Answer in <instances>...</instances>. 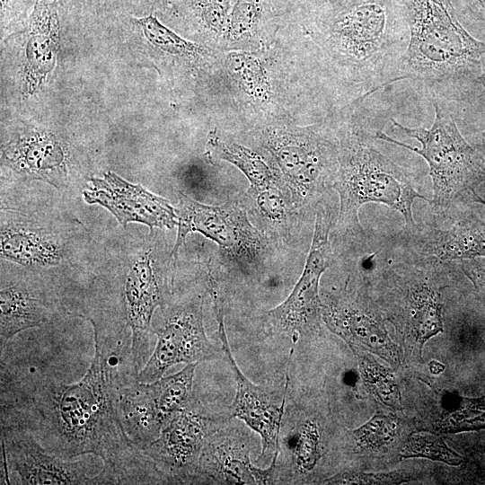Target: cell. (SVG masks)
<instances>
[{
	"label": "cell",
	"instance_id": "obj_1",
	"mask_svg": "<svg viewBox=\"0 0 485 485\" xmlns=\"http://www.w3.org/2000/svg\"><path fill=\"white\" fill-rule=\"evenodd\" d=\"M94 328V356L74 384L37 383L11 409L2 408L1 426L30 431L49 452L67 460L93 454L103 461L99 484L149 483L154 463L127 435L119 415L115 350Z\"/></svg>",
	"mask_w": 485,
	"mask_h": 485
},
{
	"label": "cell",
	"instance_id": "obj_2",
	"mask_svg": "<svg viewBox=\"0 0 485 485\" xmlns=\"http://www.w3.org/2000/svg\"><path fill=\"white\" fill-rule=\"evenodd\" d=\"M322 38L330 57L366 96L390 84L409 43V26L388 1L359 0L327 22Z\"/></svg>",
	"mask_w": 485,
	"mask_h": 485
},
{
	"label": "cell",
	"instance_id": "obj_3",
	"mask_svg": "<svg viewBox=\"0 0 485 485\" xmlns=\"http://www.w3.org/2000/svg\"><path fill=\"white\" fill-rule=\"evenodd\" d=\"M406 21L409 43L390 84H442L481 64L485 43L461 25L449 0H407Z\"/></svg>",
	"mask_w": 485,
	"mask_h": 485
},
{
	"label": "cell",
	"instance_id": "obj_4",
	"mask_svg": "<svg viewBox=\"0 0 485 485\" xmlns=\"http://www.w3.org/2000/svg\"><path fill=\"white\" fill-rule=\"evenodd\" d=\"M348 133L339 151V166L331 184L340 197V225L353 231L362 230L359 208L375 202L398 211L406 228L413 227L414 200H429L417 191L401 166L375 146V134L370 135L365 128H354Z\"/></svg>",
	"mask_w": 485,
	"mask_h": 485
},
{
	"label": "cell",
	"instance_id": "obj_5",
	"mask_svg": "<svg viewBox=\"0 0 485 485\" xmlns=\"http://www.w3.org/2000/svg\"><path fill=\"white\" fill-rule=\"evenodd\" d=\"M435 119L430 128H410L394 119L392 123L409 137L420 143L414 147L377 130L375 138L407 148L420 156L429 167L433 184L430 204L437 212H445L463 192L475 191L485 182V155L472 147L460 133L453 117L434 101Z\"/></svg>",
	"mask_w": 485,
	"mask_h": 485
},
{
	"label": "cell",
	"instance_id": "obj_6",
	"mask_svg": "<svg viewBox=\"0 0 485 485\" xmlns=\"http://www.w3.org/2000/svg\"><path fill=\"white\" fill-rule=\"evenodd\" d=\"M331 224L330 214L319 206L310 251L301 277L288 297L265 315L272 332L287 334L294 342L316 331L322 320L319 284L332 260L329 241Z\"/></svg>",
	"mask_w": 485,
	"mask_h": 485
},
{
	"label": "cell",
	"instance_id": "obj_7",
	"mask_svg": "<svg viewBox=\"0 0 485 485\" xmlns=\"http://www.w3.org/2000/svg\"><path fill=\"white\" fill-rule=\"evenodd\" d=\"M176 212L178 233L172 252L174 267L180 247L194 232L214 241L229 257L243 264H254L263 254L262 236L235 204L208 206L181 194Z\"/></svg>",
	"mask_w": 485,
	"mask_h": 485
},
{
	"label": "cell",
	"instance_id": "obj_8",
	"mask_svg": "<svg viewBox=\"0 0 485 485\" xmlns=\"http://www.w3.org/2000/svg\"><path fill=\"white\" fill-rule=\"evenodd\" d=\"M153 332L157 336L155 347L137 375L143 383L158 380L176 364L199 363L218 352L207 337L200 298L163 310Z\"/></svg>",
	"mask_w": 485,
	"mask_h": 485
},
{
	"label": "cell",
	"instance_id": "obj_9",
	"mask_svg": "<svg viewBox=\"0 0 485 485\" xmlns=\"http://www.w3.org/2000/svg\"><path fill=\"white\" fill-rule=\"evenodd\" d=\"M441 262L432 258L392 264L387 277L398 297V323L419 347L444 331L443 304L434 275ZM415 345V346H416Z\"/></svg>",
	"mask_w": 485,
	"mask_h": 485
},
{
	"label": "cell",
	"instance_id": "obj_10",
	"mask_svg": "<svg viewBox=\"0 0 485 485\" xmlns=\"http://www.w3.org/2000/svg\"><path fill=\"white\" fill-rule=\"evenodd\" d=\"M200 409L190 401L142 449L169 483H189L207 436L223 423Z\"/></svg>",
	"mask_w": 485,
	"mask_h": 485
},
{
	"label": "cell",
	"instance_id": "obj_11",
	"mask_svg": "<svg viewBox=\"0 0 485 485\" xmlns=\"http://www.w3.org/2000/svg\"><path fill=\"white\" fill-rule=\"evenodd\" d=\"M217 322V335L222 350L236 382V392L231 417L238 418L261 439L259 460L270 457L279 450V435L285 414L286 392L258 386L239 369L229 347L224 324V313L216 292L211 293Z\"/></svg>",
	"mask_w": 485,
	"mask_h": 485
},
{
	"label": "cell",
	"instance_id": "obj_12",
	"mask_svg": "<svg viewBox=\"0 0 485 485\" xmlns=\"http://www.w3.org/2000/svg\"><path fill=\"white\" fill-rule=\"evenodd\" d=\"M269 148L296 203L307 204L328 182L332 184L339 154L335 156L331 145L316 132L274 137Z\"/></svg>",
	"mask_w": 485,
	"mask_h": 485
},
{
	"label": "cell",
	"instance_id": "obj_13",
	"mask_svg": "<svg viewBox=\"0 0 485 485\" xmlns=\"http://www.w3.org/2000/svg\"><path fill=\"white\" fill-rule=\"evenodd\" d=\"M322 317L327 327L343 339L353 351L370 352L393 366H401V354L386 329L361 293L345 288L322 303Z\"/></svg>",
	"mask_w": 485,
	"mask_h": 485
},
{
	"label": "cell",
	"instance_id": "obj_14",
	"mask_svg": "<svg viewBox=\"0 0 485 485\" xmlns=\"http://www.w3.org/2000/svg\"><path fill=\"white\" fill-rule=\"evenodd\" d=\"M5 462L21 484H97L85 461L63 459L48 451L28 430L1 427Z\"/></svg>",
	"mask_w": 485,
	"mask_h": 485
},
{
	"label": "cell",
	"instance_id": "obj_15",
	"mask_svg": "<svg viewBox=\"0 0 485 485\" xmlns=\"http://www.w3.org/2000/svg\"><path fill=\"white\" fill-rule=\"evenodd\" d=\"M93 187L84 191L88 204L106 207L123 225L129 222L154 227L172 228L178 225L176 210L167 199L154 195L141 185H134L113 172H107L103 179H92Z\"/></svg>",
	"mask_w": 485,
	"mask_h": 485
},
{
	"label": "cell",
	"instance_id": "obj_16",
	"mask_svg": "<svg viewBox=\"0 0 485 485\" xmlns=\"http://www.w3.org/2000/svg\"><path fill=\"white\" fill-rule=\"evenodd\" d=\"M221 425L207 436L189 483H277L278 454L267 469L254 466L248 447L240 438L227 436Z\"/></svg>",
	"mask_w": 485,
	"mask_h": 485
},
{
	"label": "cell",
	"instance_id": "obj_17",
	"mask_svg": "<svg viewBox=\"0 0 485 485\" xmlns=\"http://www.w3.org/2000/svg\"><path fill=\"white\" fill-rule=\"evenodd\" d=\"M164 305V293L151 259L146 254L129 269L124 286L126 323L132 331L131 359L137 375L150 357L152 318Z\"/></svg>",
	"mask_w": 485,
	"mask_h": 485
},
{
	"label": "cell",
	"instance_id": "obj_18",
	"mask_svg": "<svg viewBox=\"0 0 485 485\" xmlns=\"http://www.w3.org/2000/svg\"><path fill=\"white\" fill-rule=\"evenodd\" d=\"M405 232L422 256L444 261L485 257V222L472 212L464 213L447 230L415 225Z\"/></svg>",
	"mask_w": 485,
	"mask_h": 485
},
{
	"label": "cell",
	"instance_id": "obj_19",
	"mask_svg": "<svg viewBox=\"0 0 485 485\" xmlns=\"http://www.w3.org/2000/svg\"><path fill=\"white\" fill-rule=\"evenodd\" d=\"M119 415L123 428L133 445L142 451L154 441L165 426L148 384L137 377L119 388Z\"/></svg>",
	"mask_w": 485,
	"mask_h": 485
},
{
	"label": "cell",
	"instance_id": "obj_20",
	"mask_svg": "<svg viewBox=\"0 0 485 485\" xmlns=\"http://www.w3.org/2000/svg\"><path fill=\"white\" fill-rule=\"evenodd\" d=\"M1 348L15 334L40 327L49 319L43 299L22 283L3 286L0 292Z\"/></svg>",
	"mask_w": 485,
	"mask_h": 485
},
{
	"label": "cell",
	"instance_id": "obj_21",
	"mask_svg": "<svg viewBox=\"0 0 485 485\" xmlns=\"http://www.w3.org/2000/svg\"><path fill=\"white\" fill-rule=\"evenodd\" d=\"M284 447L285 460L276 459L277 472L285 467L287 481H294L297 476L312 472L322 457L321 433L317 422L313 419H304L292 424L288 431L279 437Z\"/></svg>",
	"mask_w": 485,
	"mask_h": 485
},
{
	"label": "cell",
	"instance_id": "obj_22",
	"mask_svg": "<svg viewBox=\"0 0 485 485\" xmlns=\"http://www.w3.org/2000/svg\"><path fill=\"white\" fill-rule=\"evenodd\" d=\"M9 160L24 173L60 186L65 178L64 154L48 137L21 140L9 150Z\"/></svg>",
	"mask_w": 485,
	"mask_h": 485
},
{
	"label": "cell",
	"instance_id": "obj_23",
	"mask_svg": "<svg viewBox=\"0 0 485 485\" xmlns=\"http://www.w3.org/2000/svg\"><path fill=\"white\" fill-rule=\"evenodd\" d=\"M3 258L31 267L56 265L60 249L40 233L24 228H4L1 233Z\"/></svg>",
	"mask_w": 485,
	"mask_h": 485
},
{
	"label": "cell",
	"instance_id": "obj_24",
	"mask_svg": "<svg viewBox=\"0 0 485 485\" xmlns=\"http://www.w3.org/2000/svg\"><path fill=\"white\" fill-rule=\"evenodd\" d=\"M211 157L226 161L236 166L249 180L248 190H258L275 185L273 173L257 153L235 143H225L212 133L207 144Z\"/></svg>",
	"mask_w": 485,
	"mask_h": 485
},
{
	"label": "cell",
	"instance_id": "obj_25",
	"mask_svg": "<svg viewBox=\"0 0 485 485\" xmlns=\"http://www.w3.org/2000/svg\"><path fill=\"white\" fill-rule=\"evenodd\" d=\"M198 364H187L176 374L147 383L155 407L165 425L191 401L192 384Z\"/></svg>",
	"mask_w": 485,
	"mask_h": 485
},
{
	"label": "cell",
	"instance_id": "obj_26",
	"mask_svg": "<svg viewBox=\"0 0 485 485\" xmlns=\"http://www.w3.org/2000/svg\"><path fill=\"white\" fill-rule=\"evenodd\" d=\"M444 411L436 428L442 432H460L485 428V398L444 397Z\"/></svg>",
	"mask_w": 485,
	"mask_h": 485
},
{
	"label": "cell",
	"instance_id": "obj_27",
	"mask_svg": "<svg viewBox=\"0 0 485 485\" xmlns=\"http://www.w3.org/2000/svg\"><path fill=\"white\" fill-rule=\"evenodd\" d=\"M358 369L367 389L384 404L401 408V392L391 371L364 351H354Z\"/></svg>",
	"mask_w": 485,
	"mask_h": 485
},
{
	"label": "cell",
	"instance_id": "obj_28",
	"mask_svg": "<svg viewBox=\"0 0 485 485\" xmlns=\"http://www.w3.org/2000/svg\"><path fill=\"white\" fill-rule=\"evenodd\" d=\"M403 458H428L450 465H459L463 459L449 448L439 435L420 431L409 436L401 450Z\"/></svg>",
	"mask_w": 485,
	"mask_h": 485
},
{
	"label": "cell",
	"instance_id": "obj_29",
	"mask_svg": "<svg viewBox=\"0 0 485 485\" xmlns=\"http://www.w3.org/2000/svg\"><path fill=\"white\" fill-rule=\"evenodd\" d=\"M397 436L394 418L378 414L363 426L352 431L357 450H380L390 445Z\"/></svg>",
	"mask_w": 485,
	"mask_h": 485
},
{
	"label": "cell",
	"instance_id": "obj_30",
	"mask_svg": "<svg viewBox=\"0 0 485 485\" xmlns=\"http://www.w3.org/2000/svg\"><path fill=\"white\" fill-rule=\"evenodd\" d=\"M228 67L234 78L248 94L259 99L267 96L269 86L266 76L255 58L244 53H231Z\"/></svg>",
	"mask_w": 485,
	"mask_h": 485
},
{
	"label": "cell",
	"instance_id": "obj_31",
	"mask_svg": "<svg viewBox=\"0 0 485 485\" xmlns=\"http://www.w3.org/2000/svg\"><path fill=\"white\" fill-rule=\"evenodd\" d=\"M135 23L139 25L146 37L155 46L172 53L194 55L200 48L196 44L187 41L163 25L152 14L137 18Z\"/></svg>",
	"mask_w": 485,
	"mask_h": 485
},
{
	"label": "cell",
	"instance_id": "obj_32",
	"mask_svg": "<svg viewBox=\"0 0 485 485\" xmlns=\"http://www.w3.org/2000/svg\"><path fill=\"white\" fill-rule=\"evenodd\" d=\"M255 200L257 211L268 222L278 225L287 217V205L282 192L276 185L258 190H248Z\"/></svg>",
	"mask_w": 485,
	"mask_h": 485
},
{
	"label": "cell",
	"instance_id": "obj_33",
	"mask_svg": "<svg viewBox=\"0 0 485 485\" xmlns=\"http://www.w3.org/2000/svg\"><path fill=\"white\" fill-rule=\"evenodd\" d=\"M403 475L390 474H371L363 472H345L334 475L324 481L327 484H368V483H394L403 480Z\"/></svg>",
	"mask_w": 485,
	"mask_h": 485
},
{
	"label": "cell",
	"instance_id": "obj_34",
	"mask_svg": "<svg viewBox=\"0 0 485 485\" xmlns=\"http://www.w3.org/2000/svg\"><path fill=\"white\" fill-rule=\"evenodd\" d=\"M258 9L249 1L239 3L234 10L231 22V31L234 36H240L253 26L256 22Z\"/></svg>",
	"mask_w": 485,
	"mask_h": 485
},
{
	"label": "cell",
	"instance_id": "obj_35",
	"mask_svg": "<svg viewBox=\"0 0 485 485\" xmlns=\"http://www.w3.org/2000/svg\"><path fill=\"white\" fill-rule=\"evenodd\" d=\"M464 275L472 283L476 295L485 308V264L475 260H460Z\"/></svg>",
	"mask_w": 485,
	"mask_h": 485
},
{
	"label": "cell",
	"instance_id": "obj_36",
	"mask_svg": "<svg viewBox=\"0 0 485 485\" xmlns=\"http://www.w3.org/2000/svg\"><path fill=\"white\" fill-rule=\"evenodd\" d=\"M31 0H1L2 23L21 20L26 15Z\"/></svg>",
	"mask_w": 485,
	"mask_h": 485
},
{
	"label": "cell",
	"instance_id": "obj_37",
	"mask_svg": "<svg viewBox=\"0 0 485 485\" xmlns=\"http://www.w3.org/2000/svg\"><path fill=\"white\" fill-rule=\"evenodd\" d=\"M75 8L81 12L100 16L112 12L119 5V0H73Z\"/></svg>",
	"mask_w": 485,
	"mask_h": 485
},
{
	"label": "cell",
	"instance_id": "obj_38",
	"mask_svg": "<svg viewBox=\"0 0 485 485\" xmlns=\"http://www.w3.org/2000/svg\"><path fill=\"white\" fill-rule=\"evenodd\" d=\"M159 0H119V4L131 11H146L153 8Z\"/></svg>",
	"mask_w": 485,
	"mask_h": 485
},
{
	"label": "cell",
	"instance_id": "obj_39",
	"mask_svg": "<svg viewBox=\"0 0 485 485\" xmlns=\"http://www.w3.org/2000/svg\"><path fill=\"white\" fill-rule=\"evenodd\" d=\"M481 74L478 77V81L482 84L485 89V61L481 60ZM485 155V130L481 134V142L479 147H477Z\"/></svg>",
	"mask_w": 485,
	"mask_h": 485
},
{
	"label": "cell",
	"instance_id": "obj_40",
	"mask_svg": "<svg viewBox=\"0 0 485 485\" xmlns=\"http://www.w3.org/2000/svg\"><path fill=\"white\" fill-rule=\"evenodd\" d=\"M472 196L474 201L481 204L482 207L485 208V200L482 198H481L476 192L472 193Z\"/></svg>",
	"mask_w": 485,
	"mask_h": 485
},
{
	"label": "cell",
	"instance_id": "obj_41",
	"mask_svg": "<svg viewBox=\"0 0 485 485\" xmlns=\"http://www.w3.org/2000/svg\"><path fill=\"white\" fill-rule=\"evenodd\" d=\"M481 7L485 11V0H476Z\"/></svg>",
	"mask_w": 485,
	"mask_h": 485
}]
</instances>
